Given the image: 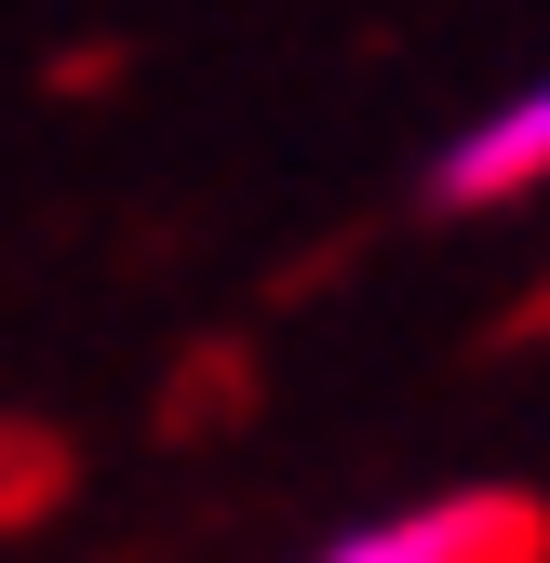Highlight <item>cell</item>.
Here are the masks:
<instances>
[{
    "label": "cell",
    "mask_w": 550,
    "mask_h": 563,
    "mask_svg": "<svg viewBox=\"0 0 550 563\" xmlns=\"http://www.w3.org/2000/svg\"><path fill=\"white\" fill-rule=\"evenodd\" d=\"M296 563H550V510L524 497V483H443V497H403V510L336 523Z\"/></svg>",
    "instance_id": "obj_1"
},
{
    "label": "cell",
    "mask_w": 550,
    "mask_h": 563,
    "mask_svg": "<svg viewBox=\"0 0 550 563\" xmlns=\"http://www.w3.org/2000/svg\"><path fill=\"white\" fill-rule=\"evenodd\" d=\"M430 201L443 216H510V201H550V67L510 81L497 108H470L430 162Z\"/></svg>",
    "instance_id": "obj_2"
}]
</instances>
